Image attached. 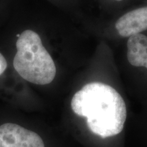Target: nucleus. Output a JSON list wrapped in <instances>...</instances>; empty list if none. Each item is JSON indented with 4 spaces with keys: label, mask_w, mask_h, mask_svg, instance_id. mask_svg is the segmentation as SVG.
<instances>
[{
    "label": "nucleus",
    "mask_w": 147,
    "mask_h": 147,
    "mask_svg": "<svg viewBox=\"0 0 147 147\" xmlns=\"http://www.w3.org/2000/svg\"><path fill=\"white\" fill-rule=\"evenodd\" d=\"M71 107L76 115L87 117L89 129L102 138L117 135L123 129L125 103L111 86L100 82L87 84L74 95Z\"/></svg>",
    "instance_id": "1"
},
{
    "label": "nucleus",
    "mask_w": 147,
    "mask_h": 147,
    "mask_svg": "<svg viewBox=\"0 0 147 147\" xmlns=\"http://www.w3.org/2000/svg\"><path fill=\"white\" fill-rule=\"evenodd\" d=\"M16 47L13 65L22 78L40 85L49 84L54 80L55 62L36 32L24 31L16 40Z\"/></svg>",
    "instance_id": "2"
},
{
    "label": "nucleus",
    "mask_w": 147,
    "mask_h": 147,
    "mask_svg": "<svg viewBox=\"0 0 147 147\" xmlns=\"http://www.w3.org/2000/svg\"><path fill=\"white\" fill-rule=\"evenodd\" d=\"M0 147H45L42 138L36 132L7 123L0 125Z\"/></svg>",
    "instance_id": "3"
},
{
    "label": "nucleus",
    "mask_w": 147,
    "mask_h": 147,
    "mask_svg": "<svg viewBox=\"0 0 147 147\" xmlns=\"http://www.w3.org/2000/svg\"><path fill=\"white\" fill-rule=\"evenodd\" d=\"M121 36L126 38L140 34L147 29V6L125 14L115 24Z\"/></svg>",
    "instance_id": "4"
},
{
    "label": "nucleus",
    "mask_w": 147,
    "mask_h": 147,
    "mask_svg": "<svg viewBox=\"0 0 147 147\" xmlns=\"http://www.w3.org/2000/svg\"><path fill=\"white\" fill-rule=\"evenodd\" d=\"M127 57L131 65L147 69V36L138 34L129 37Z\"/></svg>",
    "instance_id": "5"
},
{
    "label": "nucleus",
    "mask_w": 147,
    "mask_h": 147,
    "mask_svg": "<svg viewBox=\"0 0 147 147\" xmlns=\"http://www.w3.org/2000/svg\"><path fill=\"white\" fill-rule=\"evenodd\" d=\"M7 66H8V63H7L6 60L3 55L0 53V75L4 72L7 68Z\"/></svg>",
    "instance_id": "6"
},
{
    "label": "nucleus",
    "mask_w": 147,
    "mask_h": 147,
    "mask_svg": "<svg viewBox=\"0 0 147 147\" xmlns=\"http://www.w3.org/2000/svg\"><path fill=\"white\" fill-rule=\"evenodd\" d=\"M116 1H123V0H116Z\"/></svg>",
    "instance_id": "7"
}]
</instances>
